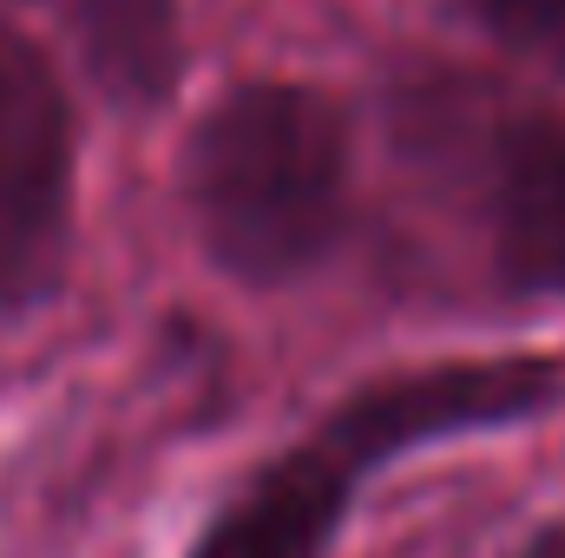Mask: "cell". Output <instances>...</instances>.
Listing matches in <instances>:
<instances>
[{"mask_svg":"<svg viewBox=\"0 0 565 558\" xmlns=\"http://www.w3.org/2000/svg\"><path fill=\"white\" fill-rule=\"evenodd\" d=\"M355 480L362 473L335 460L322 440L289 447L211 513V526L184 558H329L349 519Z\"/></svg>","mask_w":565,"mask_h":558,"instance_id":"5","label":"cell"},{"mask_svg":"<svg viewBox=\"0 0 565 558\" xmlns=\"http://www.w3.org/2000/svg\"><path fill=\"white\" fill-rule=\"evenodd\" d=\"M565 395V375L540 355H487V362H434L402 368L369 388H355L335 415L322 420V447L349 460L355 473H375L402 453H422L460 433H500L553 415Z\"/></svg>","mask_w":565,"mask_h":558,"instance_id":"3","label":"cell"},{"mask_svg":"<svg viewBox=\"0 0 565 558\" xmlns=\"http://www.w3.org/2000/svg\"><path fill=\"white\" fill-rule=\"evenodd\" d=\"M73 250V106L53 60L0 20V309H33Z\"/></svg>","mask_w":565,"mask_h":558,"instance_id":"2","label":"cell"},{"mask_svg":"<svg viewBox=\"0 0 565 558\" xmlns=\"http://www.w3.org/2000/svg\"><path fill=\"white\" fill-rule=\"evenodd\" d=\"M460 7L500 53L565 66V0H460Z\"/></svg>","mask_w":565,"mask_h":558,"instance_id":"7","label":"cell"},{"mask_svg":"<svg viewBox=\"0 0 565 558\" xmlns=\"http://www.w3.org/2000/svg\"><path fill=\"white\" fill-rule=\"evenodd\" d=\"M178 184L204 257L244 289H282L349 230V119L302 79H244L191 126Z\"/></svg>","mask_w":565,"mask_h":558,"instance_id":"1","label":"cell"},{"mask_svg":"<svg viewBox=\"0 0 565 558\" xmlns=\"http://www.w3.org/2000/svg\"><path fill=\"white\" fill-rule=\"evenodd\" d=\"M513 558H565V526H546V533H533L526 546Z\"/></svg>","mask_w":565,"mask_h":558,"instance_id":"8","label":"cell"},{"mask_svg":"<svg viewBox=\"0 0 565 558\" xmlns=\"http://www.w3.org/2000/svg\"><path fill=\"white\" fill-rule=\"evenodd\" d=\"M487 237L507 289L565 296V119H500L487 144Z\"/></svg>","mask_w":565,"mask_h":558,"instance_id":"4","label":"cell"},{"mask_svg":"<svg viewBox=\"0 0 565 558\" xmlns=\"http://www.w3.org/2000/svg\"><path fill=\"white\" fill-rule=\"evenodd\" d=\"M73 46L113 106L151 112L171 99V86L184 73L178 0H79L73 7Z\"/></svg>","mask_w":565,"mask_h":558,"instance_id":"6","label":"cell"}]
</instances>
